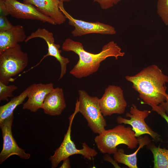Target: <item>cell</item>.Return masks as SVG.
Instances as JSON below:
<instances>
[{"instance_id":"obj_1","label":"cell","mask_w":168,"mask_h":168,"mask_svg":"<svg viewBox=\"0 0 168 168\" xmlns=\"http://www.w3.org/2000/svg\"><path fill=\"white\" fill-rule=\"evenodd\" d=\"M62 49L66 52L72 51L79 56V60L70 71V73L77 78L87 77L96 72L100 63L109 57L118 59L123 57L124 52L114 41H110L103 47L98 53L93 54L85 50L82 44L70 38L66 39L62 45Z\"/></svg>"},{"instance_id":"obj_2","label":"cell","mask_w":168,"mask_h":168,"mask_svg":"<svg viewBox=\"0 0 168 168\" xmlns=\"http://www.w3.org/2000/svg\"><path fill=\"white\" fill-rule=\"evenodd\" d=\"M125 77L132 83L133 87L138 93L144 103L159 105L168 98L165 85L168 76L156 65H151L134 76Z\"/></svg>"},{"instance_id":"obj_3","label":"cell","mask_w":168,"mask_h":168,"mask_svg":"<svg viewBox=\"0 0 168 168\" xmlns=\"http://www.w3.org/2000/svg\"><path fill=\"white\" fill-rule=\"evenodd\" d=\"M94 141L101 153L110 155L117 151L118 145L125 144L128 148L133 149L138 144V139L132 128L122 124L112 129H105L95 137Z\"/></svg>"},{"instance_id":"obj_4","label":"cell","mask_w":168,"mask_h":168,"mask_svg":"<svg viewBox=\"0 0 168 168\" xmlns=\"http://www.w3.org/2000/svg\"><path fill=\"white\" fill-rule=\"evenodd\" d=\"M28 62V54L18 44L0 53V82L8 85L13 80V77L26 68Z\"/></svg>"},{"instance_id":"obj_5","label":"cell","mask_w":168,"mask_h":168,"mask_svg":"<svg viewBox=\"0 0 168 168\" xmlns=\"http://www.w3.org/2000/svg\"><path fill=\"white\" fill-rule=\"evenodd\" d=\"M78 104L77 101L74 112L69 117V125L62 143L59 147L55 151L54 155L50 157L49 160L51 161L52 168L57 167L61 161L72 155L80 154L84 158L91 160L92 158L98 154L97 152L94 149L90 147L86 142L82 143V149H77L72 140L71 134L72 124L75 116L79 112Z\"/></svg>"},{"instance_id":"obj_6","label":"cell","mask_w":168,"mask_h":168,"mask_svg":"<svg viewBox=\"0 0 168 168\" xmlns=\"http://www.w3.org/2000/svg\"><path fill=\"white\" fill-rule=\"evenodd\" d=\"M79 111L87 122L88 125L92 132L100 134L105 130L106 121L100 110L99 98L90 96L85 90L78 91Z\"/></svg>"},{"instance_id":"obj_7","label":"cell","mask_w":168,"mask_h":168,"mask_svg":"<svg viewBox=\"0 0 168 168\" xmlns=\"http://www.w3.org/2000/svg\"><path fill=\"white\" fill-rule=\"evenodd\" d=\"M151 113V111L149 110H140L134 104H132L130 113L128 112L125 115L126 117H129L130 119H127L119 116L117 117L116 120L118 124H128L131 125L136 137L147 134L156 142L161 141L162 139L160 135L153 131L145 121V119Z\"/></svg>"},{"instance_id":"obj_8","label":"cell","mask_w":168,"mask_h":168,"mask_svg":"<svg viewBox=\"0 0 168 168\" xmlns=\"http://www.w3.org/2000/svg\"><path fill=\"white\" fill-rule=\"evenodd\" d=\"M63 2L60 1L59 8L68 20V24L74 27L71 32L73 36H80L92 33L110 35L116 34L115 28L109 25L99 21L89 22L74 18L65 10Z\"/></svg>"},{"instance_id":"obj_9","label":"cell","mask_w":168,"mask_h":168,"mask_svg":"<svg viewBox=\"0 0 168 168\" xmlns=\"http://www.w3.org/2000/svg\"><path fill=\"white\" fill-rule=\"evenodd\" d=\"M98 102L104 116L123 114L127 104L122 89L119 86L114 85H109L105 89Z\"/></svg>"},{"instance_id":"obj_10","label":"cell","mask_w":168,"mask_h":168,"mask_svg":"<svg viewBox=\"0 0 168 168\" xmlns=\"http://www.w3.org/2000/svg\"><path fill=\"white\" fill-rule=\"evenodd\" d=\"M13 118L12 114L0 124L3 140L2 149L0 153V164L13 155L24 159H28L30 157V154L19 147L13 136L12 127Z\"/></svg>"},{"instance_id":"obj_11","label":"cell","mask_w":168,"mask_h":168,"mask_svg":"<svg viewBox=\"0 0 168 168\" xmlns=\"http://www.w3.org/2000/svg\"><path fill=\"white\" fill-rule=\"evenodd\" d=\"M36 38L43 39L48 46L47 53L43 56L39 63L48 56H51L55 58L59 63L61 67L60 74L58 80L61 79L66 74L67 65L70 62L69 58L61 54L62 50L59 49L60 46L59 44L55 43L54 35L52 32L44 28H38L28 36L25 42L26 43L30 40Z\"/></svg>"},{"instance_id":"obj_12","label":"cell","mask_w":168,"mask_h":168,"mask_svg":"<svg viewBox=\"0 0 168 168\" xmlns=\"http://www.w3.org/2000/svg\"><path fill=\"white\" fill-rule=\"evenodd\" d=\"M4 2L9 14L14 17L36 20L56 25L50 17L42 13L32 5L21 3L17 0H6Z\"/></svg>"},{"instance_id":"obj_13","label":"cell","mask_w":168,"mask_h":168,"mask_svg":"<svg viewBox=\"0 0 168 168\" xmlns=\"http://www.w3.org/2000/svg\"><path fill=\"white\" fill-rule=\"evenodd\" d=\"M54 88V85L52 83L36 84L29 93L27 101L23 104V109L35 112L39 109H42L46 96Z\"/></svg>"},{"instance_id":"obj_14","label":"cell","mask_w":168,"mask_h":168,"mask_svg":"<svg viewBox=\"0 0 168 168\" xmlns=\"http://www.w3.org/2000/svg\"><path fill=\"white\" fill-rule=\"evenodd\" d=\"M59 2L58 0H23V3L34 5L58 25L63 24L67 19L59 8Z\"/></svg>"},{"instance_id":"obj_15","label":"cell","mask_w":168,"mask_h":168,"mask_svg":"<svg viewBox=\"0 0 168 168\" xmlns=\"http://www.w3.org/2000/svg\"><path fill=\"white\" fill-rule=\"evenodd\" d=\"M66 106L63 89L57 87L47 95L42 109L45 114L56 116L60 115Z\"/></svg>"},{"instance_id":"obj_16","label":"cell","mask_w":168,"mask_h":168,"mask_svg":"<svg viewBox=\"0 0 168 168\" xmlns=\"http://www.w3.org/2000/svg\"><path fill=\"white\" fill-rule=\"evenodd\" d=\"M27 37L22 26H13L10 29L0 31V53L25 41Z\"/></svg>"},{"instance_id":"obj_17","label":"cell","mask_w":168,"mask_h":168,"mask_svg":"<svg viewBox=\"0 0 168 168\" xmlns=\"http://www.w3.org/2000/svg\"><path fill=\"white\" fill-rule=\"evenodd\" d=\"M139 146L133 153L126 154L122 148L118 149L117 151L114 154V158L118 163L124 164L130 168H138L137 164V153L141 148L144 146L150 143V140L147 136L144 137H140L138 138Z\"/></svg>"},{"instance_id":"obj_18","label":"cell","mask_w":168,"mask_h":168,"mask_svg":"<svg viewBox=\"0 0 168 168\" xmlns=\"http://www.w3.org/2000/svg\"><path fill=\"white\" fill-rule=\"evenodd\" d=\"M36 84L33 83L28 86L19 95L14 96L7 104L0 106V124L5 119L13 114L15 109L23 102L30 91L35 86Z\"/></svg>"},{"instance_id":"obj_19","label":"cell","mask_w":168,"mask_h":168,"mask_svg":"<svg viewBox=\"0 0 168 168\" xmlns=\"http://www.w3.org/2000/svg\"><path fill=\"white\" fill-rule=\"evenodd\" d=\"M154 158V168H168V149L156 147L154 144L147 145Z\"/></svg>"},{"instance_id":"obj_20","label":"cell","mask_w":168,"mask_h":168,"mask_svg":"<svg viewBox=\"0 0 168 168\" xmlns=\"http://www.w3.org/2000/svg\"><path fill=\"white\" fill-rule=\"evenodd\" d=\"M18 88L15 85H7L0 82V101H8V97H13V92Z\"/></svg>"},{"instance_id":"obj_21","label":"cell","mask_w":168,"mask_h":168,"mask_svg":"<svg viewBox=\"0 0 168 168\" xmlns=\"http://www.w3.org/2000/svg\"><path fill=\"white\" fill-rule=\"evenodd\" d=\"M157 12L164 23L168 25V0H158Z\"/></svg>"},{"instance_id":"obj_22","label":"cell","mask_w":168,"mask_h":168,"mask_svg":"<svg viewBox=\"0 0 168 168\" xmlns=\"http://www.w3.org/2000/svg\"><path fill=\"white\" fill-rule=\"evenodd\" d=\"M120 0H93L94 2L99 3L101 8L103 9L110 8L116 5Z\"/></svg>"},{"instance_id":"obj_23","label":"cell","mask_w":168,"mask_h":168,"mask_svg":"<svg viewBox=\"0 0 168 168\" xmlns=\"http://www.w3.org/2000/svg\"><path fill=\"white\" fill-rule=\"evenodd\" d=\"M13 26L8 20L7 16H0V31L7 30L11 28Z\"/></svg>"},{"instance_id":"obj_24","label":"cell","mask_w":168,"mask_h":168,"mask_svg":"<svg viewBox=\"0 0 168 168\" xmlns=\"http://www.w3.org/2000/svg\"><path fill=\"white\" fill-rule=\"evenodd\" d=\"M152 108V110L156 112L160 115L166 121L168 124V116L166 114V112L164 109L160 105H154L151 104H148Z\"/></svg>"},{"instance_id":"obj_25","label":"cell","mask_w":168,"mask_h":168,"mask_svg":"<svg viewBox=\"0 0 168 168\" xmlns=\"http://www.w3.org/2000/svg\"><path fill=\"white\" fill-rule=\"evenodd\" d=\"M103 157L104 160L111 163L115 168H121V167L118 165V162L116 161L114 159H113L110 156V154L106 153L103 156Z\"/></svg>"},{"instance_id":"obj_26","label":"cell","mask_w":168,"mask_h":168,"mask_svg":"<svg viewBox=\"0 0 168 168\" xmlns=\"http://www.w3.org/2000/svg\"><path fill=\"white\" fill-rule=\"evenodd\" d=\"M0 16H7L9 15L5 2L1 0H0Z\"/></svg>"},{"instance_id":"obj_27","label":"cell","mask_w":168,"mask_h":168,"mask_svg":"<svg viewBox=\"0 0 168 168\" xmlns=\"http://www.w3.org/2000/svg\"><path fill=\"white\" fill-rule=\"evenodd\" d=\"M62 165L60 168H70L71 167L70 165V161L69 157H68L63 161Z\"/></svg>"},{"instance_id":"obj_28","label":"cell","mask_w":168,"mask_h":168,"mask_svg":"<svg viewBox=\"0 0 168 168\" xmlns=\"http://www.w3.org/2000/svg\"><path fill=\"white\" fill-rule=\"evenodd\" d=\"M159 105L164 109L166 112L168 114V98L166 101L163 102Z\"/></svg>"},{"instance_id":"obj_29","label":"cell","mask_w":168,"mask_h":168,"mask_svg":"<svg viewBox=\"0 0 168 168\" xmlns=\"http://www.w3.org/2000/svg\"><path fill=\"white\" fill-rule=\"evenodd\" d=\"M59 1L64 2H68L70 1L71 0H58Z\"/></svg>"},{"instance_id":"obj_30","label":"cell","mask_w":168,"mask_h":168,"mask_svg":"<svg viewBox=\"0 0 168 168\" xmlns=\"http://www.w3.org/2000/svg\"><path fill=\"white\" fill-rule=\"evenodd\" d=\"M2 0V1H5L6 0Z\"/></svg>"}]
</instances>
